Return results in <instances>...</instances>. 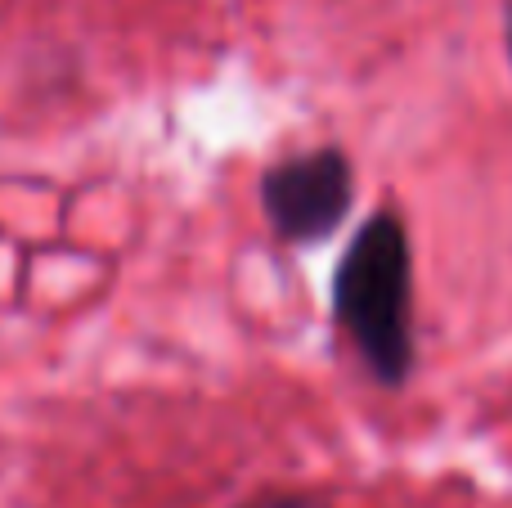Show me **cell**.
<instances>
[{"mask_svg":"<svg viewBox=\"0 0 512 508\" xmlns=\"http://www.w3.org/2000/svg\"><path fill=\"white\" fill-rule=\"evenodd\" d=\"M239 508H328L310 495H292V491H270V495H256V500L239 504Z\"/></svg>","mask_w":512,"mask_h":508,"instance_id":"3957f363","label":"cell"},{"mask_svg":"<svg viewBox=\"0 0 512 508\" xmlns=\"http://www.w3.org/2000/svg\"><path fill=\"white\" fill-rule=\"evenodd\" d=\"M508 50H512V0H508Z\"/></svg>","mask_w":512,"mask_h":508,"instance_id":"277c9868","label":"cell"},{"mask_svg":"<svg viewBox=\"0 0 512 508\" xmlns=\"http://www.w3.org/2000/svg\"><path fill=\"white\" fill-rule=\"evenodd\" d=\"M409 239L396 212H378L364 221V230L351 239L342 266H337V320L346 338L360 347L364 365L382 383H400L414 365V293H409Z\"/></svg>","mask_w":512,"mask_h":508,"instance_id":"6da1fadb","label":"cell"},{"mask_svg":"<svg viewBox=\"0 0 512 508\" xmlns=\"http://www.w3.org/2000/svg\"><path fill=\"white\" fill-rule=\"evenodd\" d=\"M265 216L292 243H315L342 225L351 212L355 180L342 149H315L265 171Z\"/></svg>","mask_w":512,"mask_h":508,"instance_id":"7a4b0ae2","label":"cell"}]
</instances>
